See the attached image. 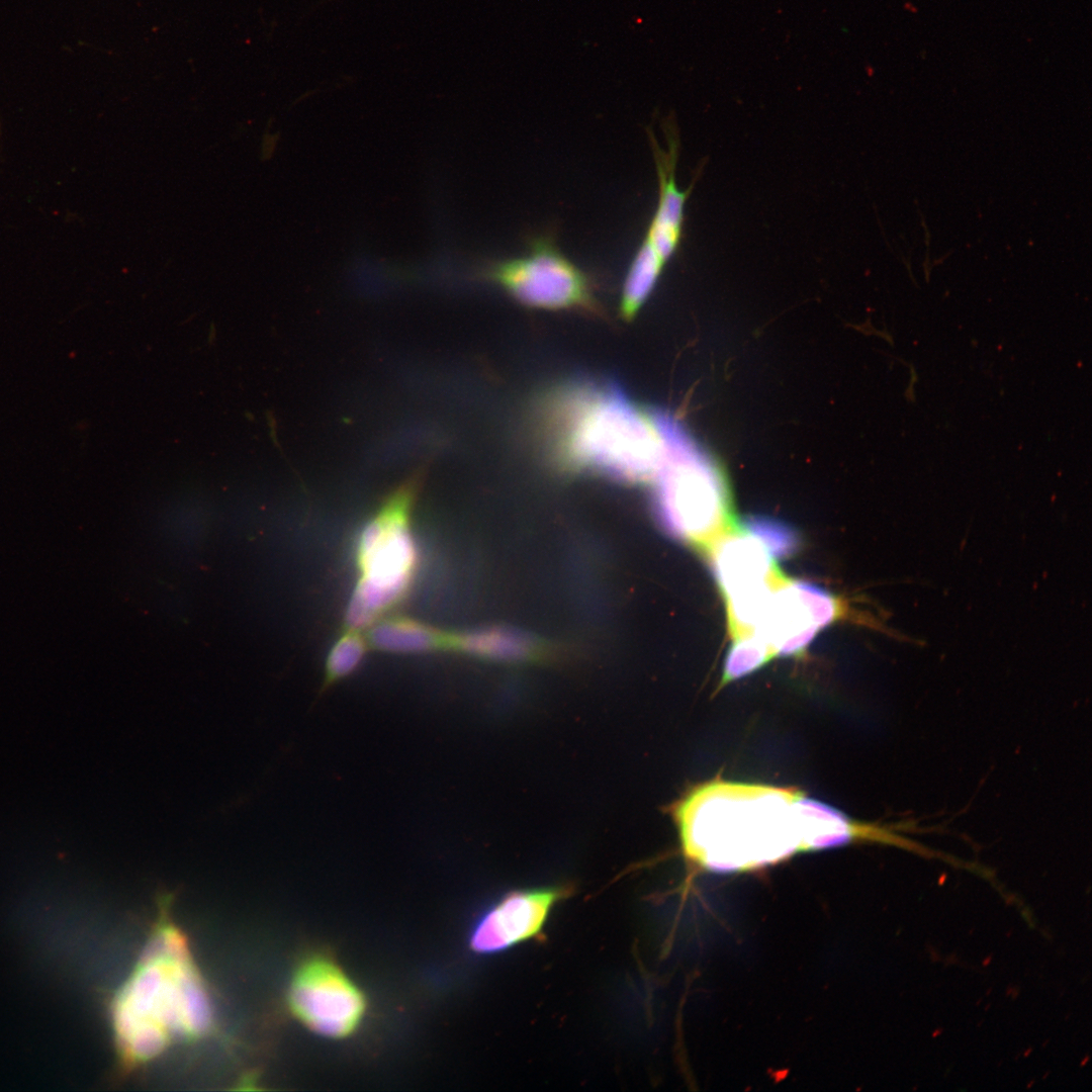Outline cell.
Here are the masks:
<instances>
[{"instance_id":"1","label":"cell","mask_w":1092,"mask_h":1092,"mask_svg":"<svg viewBox=\"0 0 1092 1092\" xmlns=\"http://www.w3.org/2000/svg\"><path fill=\"white\" fill-rule=\"evenodd\" d=\"M121 1068L138 1069L175 1039L195 1040L213 1022L209 993L185 933L162 904L146 946L111 1004Z\"/></svg>"},{"instance_id":"2","label":"cell","mask_w":1092,"mask_h":1092,"mask_svg":"<svg viewBox=\"0 0 1092 1092\" xmlns=\"http://www.w3.org/2000/svg\"><path fill=\"white\" fill-rule=\"evenodd\" d=\"M537 413L547 450L560 466L623 483L652 480L661 456L659 434L617 381L558 384L542 395Z\"/></svg>"},{"instance_id":"3","label":"cell","mask_w":1092,"mask_h":1092,"mask_svg":"<svg viewBox=\"0 0 1092 1092\" xmlns=\"http://www.w3.org/2000/svg\"><path fill=\"white\" fill-rule=\"evenodd\" d=\"M798 793L723 781L695 787L671 809L685 856L706 870L732 873L802 851Z\"/></svg>"},{"instance_id":"4","label":"cell","mask_w":1092,"mask_h":1092,"mask_svg":"<svg viewBox=\"0 0 1092 1092\" xmlns=\"http://www.w3.org/2000/svg\"><path fill=\"white\" fill-rule=\"evenodd\" d=\"M648 414L661 440V456L652 478L656 521L674 539L710 542L728 525L725 479L711 458L667 411Z\"/></svg>"},{"instance_id":"5","label":"cell","mask_w":1092,"mask_h":1092,"mask_svg":"<svg viewBox=\"0 0 1092 1092\" xmlns=\"http://www.w3.org/2000/svg\"><path fill=\"white\" fill-rule=\"evenodd\" d=\"M417 483L398 487L366 524L356 545L360 578L348 604L347 626L361 630L374 624L410 588L417 550L410 528Z\"/></svg>"},{"instance_id":"6","label":"cell","mask_w":1092,"mask_h":1092,"mask_svg":"<svg viewBox=\"0 0 1092 1092\" xmlns=\"http://www.w3.org/2000/svg\"><path fill=\"white\" fill-rule=\"evenodd\" d=\"M484 275L528 307L601 310L590 276L549 235L534 238L527 254L491 264Z\"/></svg>"},{"instance_id":"7","label":"cell","mask_w":1092,"mask_h":1092,"mask_svg":"<svg viewBox=\"0 0 1092 1092\" xmlns=\"http://www.w3.org/2000/svg\"><path fill=\"white\" fill-rule=\"evenodd\" d=\"M287 998L291 1012L304 1026L329 1038L352 1034L366 1009L360 989L324 956L310 957L298 966Z\"/></svg>"},{"instance_id":"8","label":"cell","mask_w":1092,"mask_h":1092,"mask_svg":"<svg viewBox=\"0 0 1092 1092\" xmlns=\"http://www.w3.org/2000/svg\"><path fill=\"white\" fill-rule=\"evenodd\" d=\"M838 601L827 590L807 581L791 580L772 592L766 613L754 632L774 655L800 654L817 632L840 616Z\"/></svg>"},{"instance_id":"9","label":"cell","mask_w":1092,"mask_h":1092,"mask_svg":"<svg viewBox=\"0 0 1092 1092\" xmlns=\"http://www.w3.org/2000/svg\"><path fill=\"white\" fill-rule=\"evenodd\" d=\"M568 891L549 887L508 894L478 919L470 933V947L478 953H493L541 937L551 910Z\"/></svg>"},{"instance_id":"10","label":"cell","mask_w":1092,"mask_h":1092,"mask_svg":"<svg viewBox=\"0 0 1092 1092\" xmlns=\"http://www.w3.org/2000/svg\"><path fill=\"white\" fill-rule=\"evenodd\" d=\"M795 806L802 851L832 848L852 841H873L926 852L921 845L900 834L893 826L854 821L835 808L801 793L796 797Z\"/></svg>"},{"instance_id":"11","label":"cell","mask_w":1092,"mask_h":1092,"mask_svg":"<svg viewBox=\"0 0 1092 1092\" xmlns=\"http://www.w3.org/2000/svg\"><path fill=\"white\" fill-rule=\"evenodd\" d=\"M667 147L662 149L650 134L658 180V198L655 210L643 241L665 263L677 252L682 238L685 208L693 185L680 189L676 181L679 140L677 129L668 125L665 129Z\"/></svg>"},{"instance_id":"12","label":"cell","mask_w":1092,"mask_h":1092,"mask_svg":"<svg viewBox=\"0 0 1092 1092\" xmlns=\"http://www.w3.org/2000/svg\"><path fill=\"white\" fill-rule=\"evenodd\" d=\"M774 558L751 535L723 539L712 555V567L726 601L772 589Z\"/></svg>"},{"instance_id":"13","label":"cell","mask_w":1092,"mask_h":1092,"mask_svg":"<svg viewBox=\"0 0 1092 1092\" xmlns=\"http://www.w3.org/2000/svg\"><path fill=\"white\" fill-rule=\"evenodd\" d=\"M450 633L410 618L392 617L373 625L369 642L394 652H424L449 648Z\"/></svg>"},{"instance_id":"14","label":"cell","mask_w":1092,"mask_h":1092,"mask_svg":"<svg viewBox=\"0 0 1092 1092\" xmlns=\"http://www.w3.org/2000/svg\"><path fill=\"white\" fill-rule=\"evenodd\" d=\"M449 649L498 659L517 660L530 655L534 643L525 633L504 626L485 627L462 633H450Z\"/></svg>"},{"instance_id":"15","label":"cell","mask_w":1092,"mask_h":1092,"mask_svg":"<svg viewBox=\"0 0 1092 1092\" xmlns=\"http://www.w3.org/2000/svg\"><path fill=\"white\" fill-rule=\"evenodd\" d=\"M665 265L651 247L641 241L623 284L620 312L625 320L630 321L638 313L655 288Z\"/></svg>"},{"instance_id":"16","label":"cell","mask_w":1092,"mask_h":1092,"mask_svg":"<svg viewBox=\"0 0 1092 1092\" xmlns=\"http://www.w3.org/2000/svg\"><path fill=\"white\" fill-rule=\"evenodd\" d=\"M738 529L759 540L774 559L792 556L800 545L796 531L777 519L763 516L746 517L740 521Z\"/></svg>"},{"instance_id":"17","label":"cell","mask_w":1092,"mask_h":1092,"mask_svg":"<svg viewBox=\"0 0 1092 1092\" xmlns=\"http://www.w3.org/2000/svg\"><path fill=\"white\" fill-rule=\"evenodd\" d=\"M772 655L769 646L759 635L737 636L725 660L722 686L755 671Z\"/></svg>"},{"instance_id":"18","label":"cell","mask_w":1092,"mask_h":1092,"mask_svg":"<svg viewBox=\"0 0 1092 1092\" xmlns=\"http://www.w3.org/2000/svg\"><path fill=\"white\" fill-rule=\"evenodd\" d=\"M366 649V643L357 630H351L342 635L332 647L328 660L327 671L330 679H335L348 674L361 661Z\"/></svg>"}]
</instances>
